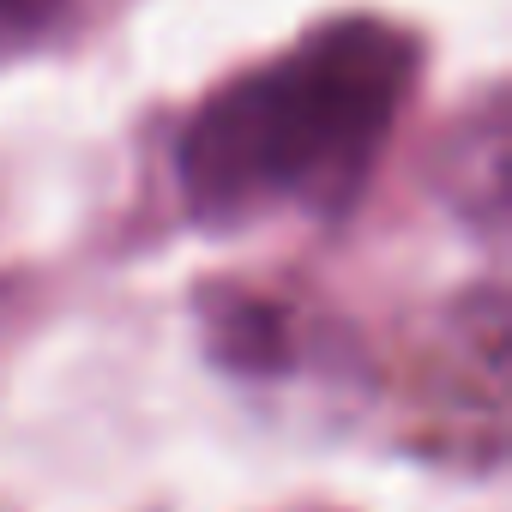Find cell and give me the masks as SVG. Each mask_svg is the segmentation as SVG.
<instances>
[{"mask_svg": "<svg viewBox=\"0 0 512 512\" xmlns=\"http://www.w3.org/2000/svg\"><path fill=\"white\" fill-rule=\"evenodd\" d=\"M422 49L404 25L344 13L296 49L217 85L175 139L181 205L211 229L253 217H338L362 199Z\"/></svg>", "mask_w": 512, "mask_h": 512, "instance_id": "6da1fadb", "label": "cell"}, {"mask_svg": "<svg viewBox=\"0 0 512 512\" xmlns=\"http://www.w3.org/2000/svg\"><path fill=\"white\" fill-rule=\"evenodd\" d=\"M73 19V0H0V61H19L55 43Z\"/></svg>", "mask_w": 512, "mask_h": 512, "instance_id": "7a4b0ae2", "label": "cell"}]
</instances>
